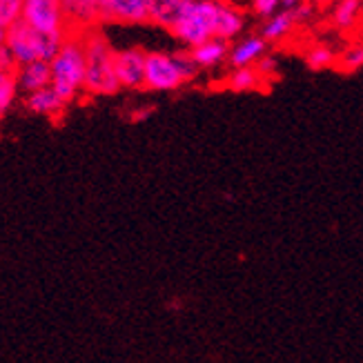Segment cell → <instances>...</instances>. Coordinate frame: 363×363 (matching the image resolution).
<instances>
[{
    "label": "cell",
    "instance_id": "obj_1",
    "mask_svg": "<svg viewBox=\"0 0 363 363\" xmlns=\"http://www.w3.org/2000/svg\"><path fill=\"white\" fill-rule=\"evenodd\" d=\"M83 47L87 60L85 91L94 94V96H112L121 89L114 69L116 50L101 31H87L83 36Z\"/></svg>",
    "mask_w": 363,
    "mask_h": 363
},
{
    "label": "cell",
    "instance_id": "obj_2",
    "mask_svg": "<svg viewBox=\"0 0 363 363\" xmlns=\"http://www.w3.org/2000/svg\"><path fill=\"white\" fill-rule=\"evenodd\" d=\"M50 67H52L54 91L65 103L76 101L78 94L85 91V76H87L83 38H65L58 54L50 60Z\"/></svg>",
    "mask_w": 363,
    "mask_h": 363
},
{
    "label": "cell",
    "instance_id": "obj_3",
    "mask_svg": "<svg viewBox=\"0 0 363 363\" xmlns=\"http://www.w3.org/2000/svg\"><path fill=\"white\" fill-rule=\"evenodd\" d=\"M199 74L187 52H147L145 87L150 91H177Z\"/></svg>",
    "mask_w": 363,
    "mask_h": 363
},
{
    "label": "cell",
    "instance_id": "obj_4",
    "mask_svg": "<svg viewBox=\"0 0 363 363\" xmlns=\"http://www.w3.org/2000/svg\"><path fill=\"white\" fill-rule=\"evenodd\" d=\"M220 0H185L183 11L177 23L169 27L174 36L185 50L216 38V18H218Z\"/></svg>",
    "mask_w": 363,
    "mask_h": 363
},
{
    "label": "cell",
    "instance_id": "obj_5",
    "mask_svg": "<svg viewBox=\"0 0 363 363\" xmlns=\"http://www.w3.org/2000/svg\"><path fill=\"white\" fill-rule=\"evenodd\" d=\"M65 31H56V34H43V31L34 29L27 25L25 21H18L13 27L7 29V47L13 54L16 62L21 65H29V62L36 60H47L50 62L60 45L65 43Z\"/></svg>",
    "mask_w": 363,
    "mask_h": 363
},
{
    "label": "cell",
    "instance_id": "obj_6",
    "mask_svg": "<svg viewBox=\"0 0 363 363\" xmlns=\"http://www.w3.org/2000/svg\"><path fill=\"white\" fill-rule=\"evenodd\" d=\"M21 21L43 31V34H56V31L67 29L60 0H25Z\"/></svg>",
    "mask_w": 363,
    "mask_h": 363
},
{
    "label": "cell",
    "instance_id": "obj_7",
    "mask_svg": "<svg viewBox=\"0 0 363 363\" xmlns=\"http://www.w3.org/2000/svg\"><path fill=\"white\" fill-rule=\"evenodd\" d=\"M145 56L147 52L138 47H125L114 54V69L121 89H140L145 87Z\"/></svg>",
    "mask_w": 363,
    "mask_h": 363
},
{
    "label": "cell",
    "instance_id": "obj_8",
    "mask_svg": "<svg viewBox=\"0 0 363 363\" xmlns=\"http://www.w3.org/2000/svg\"><path fill=\"white\" fill-rule=\"evenodd\" d=\"M101 18L125 25L150 23L145 0H99Z\"/></svg>",
    "mask_w": 363,
    "mask_h": 363
},
{
    "label": "cell",
    "instance_id": "obj_9",
    "mask_svg": "<svg viewBox=\"0 0 363 363\" xmlns=\"http://www.w3.org/2000/svg\"><path fill=\"white\" fill-rule=\"evenodd\" d=\"M265 54H267V43L263 40V36L261 34H247L230 47L228 65H230V69L255 67Z\"/></svg>",
    "mask_w": 363,
    "mask_h": 363
},
{
    "label": "cell",
    "instance_id": "obj_10",
    "mask_svg": "<svg viewBox=\"0 0 363 363\" xmlns=\"http://www.w3.org/2000/svg\"><path fill=\"white\" fill-rule=\"evenodd\" d=\"M16 78V87L21 94H34L38 89L52 87V67L47 60H36L29 62V65H21L13 74Z\"/></svg>",
    "mask_w": 363,
    "mask_h": 363
},
{
    "label": "cell",
    "instance_id": "obj_11",
    "mask_svg": "<svg viewBox=\"0 0 363 363\" xmlns=\"http://www.w3.org/2000/svg\"><path fill=\"white\" fill-rule=\"evenodd\" d=\"M187 54L196 65V69H214L218 65H223V62H228L230 43L223 38H210L192 47V50H187Z\"/></svg>",
    "mask_w": 363,
    "mask_h": 363
},
{
    "label": "cell",
    "instance_id": "obj_12",
    "mask_svg": "<svg viewBox=\"0 0 363 363\" xmlns=\"http://www.w3.org/2000/svg\"><path fill=\"white\" fill-rule=\"evenodd\" d=\"M60 5H62L65 23L72 25V27L89 29L94 23L103 21L99 0H60Z\"/></svg>",
    "mask_w": 363,
    "mask_h": 363
},
{
    "label": "cell",
    "instance_id": "obj_13",
    "mask_svg": "<svg viewBox=\"0 0 363 363\" xmlns=\"http://www.w3.org/2000/svg\"><path fill=\"white\" fill-rule=\"evenodd\" d=\"M65 107H67V103L58 96L54 87H45V89H38V91L27 94L25 96V109L36 116L58 118L62 112H65Z\"/></svg>",
    "mask_w": 363,
    "mask_h": 363
},
{
    "label": "cell",
    "instance_id": "obj_14",
    "mask_svg": "<svg viewBox=\"0 0 363 363\" xmlns=\"http://www.w3.org/2000/svg\"><path fill=\"white\" fill-rule=\"evenodd\" d=\"M296 9V7H294ZM294 9H281L277 11L274 16H270V18H265L263 25H261V31L259 34L263 36V40L267 45L272 43H281L283 38H288L292 34V29L298 27L301 23H298L296 18V11Z\"/></svg>",
    "mask_w": 363,
    "mask_h": 363
},
{
    "label": "cell",
    "instance_id": "obj_15",
    "mask_svg": "<svg viewBox=\"0 0 363 363\" xmlns=\"http://www.w3.org/2000/svg\"><path fill=\"white\" fill-rule=\"evenodd\" d=\"M150 23L169 29L183 11L185 0H145Z\"/></svg>",
    "mask_w": 363,
    "mask_h": 363
},
{
    "label": "cell",
    "instance_id": "obj_16",
    "mask_svg": "<svg viewBox=\"0 0 363 363\" xmlns=\"http://www.w3.org/2000/svg\"><path fill=\"white\" fill-rule=\"evenodd\" d=\"M361 13H363V0H335L330 23L339 31H348L361 21Z\"/></svg>",
    "mask_w": 363,
    "mask_h": 363
},
{
    "label": "cell",
    "instance_id": "obj_17",
    "mask_svg": "<svg viewBox=\"0 0 363 363\" xmlns=\"http://www.w3.org/2000/svg\"><path fill=\"white\" fill-rule=\"evenodd\" d=\"M225 85L234 94H250V91H263L267 83L259 76L255 67H241V69H232L225 78Z\"/></svg>",
    "mask_w": 363,
    "mask_h": 363
},
{
    "label": "cell",
    "instance_id": "obj_18",
    "mask_svg": "<svg viewBox=\"0 0 363 363\" xmlns=\"http://www.w3.org/2000/svg\"><path fill=\"white\" fill-rule=\"evenodd\" d=\"M303 62L312 72H325L330 67H337V52L325 43L310 45L303 52Z\"/></svg>",
    "mask_w": 363,
    "mask_h": 363
},
{
    "label": "cell",
    "instance_id": "obj_19",
    "mask_svg": "<svg viewBox=\"0 0 363 363\" xmlns=\"http://www.w3.org/2000/svg\"><path fill=\"white\" fill-rule=\"evenodd\" d=\"M363 67V40L350 43L341 54H337V69L341 74H354Z\"/></svg>",
    "mask_w": 363,
    "mask_h": 363
},
{
    "label": "cell",
    "instance_id": "obj_20",
    "mask_svg": "<svg viewBox=\"0 0 363 363\" xmlns=\"http://www.w3.org/2000/svg\"><path fill=\"white\" fill-rule=\"evenodd\" d=\"M16 96H18V87H16L13 74H0V118L11 109Z\"/></svg>",
    "mask_w": 363,
    "mask_h": 363
},
{
    "label": "cell",
    "instance_id": "obj_21",
    "mask_svg": "<svg viewBox=\"0 0 363 363\" xmlns=\"http://www.w3.org/2000/svg\"><path fill=\"white\" fill-rule=\"evenodd\" d=\"M23 5L25 0H0V27H13L23 18Z\"/></svg>",
    "mask_w": 363,
    "mask_h": 363
},
{
    "label": "cell",
    "instance_id": "obj_22",
    "mask_svg": "<svg viewBox=\"0 0 363 363\" xmlns=\"http://www.w3.org/2000/svg\"><path fill=\"white\" fill-rule=\"evenodd\" d=\"M255 69L259 72V76L263 78V81L270 85L274 78L279 76V60H277V56H272V54H265L257 65H255Z\"/></svg>",
    "mask_w": 363,
    "mask_h": 363
},
{
    "label": "cell",
    "instance_id": "obj_23",
    "mask_svg": "<svg viewBox=\"0 0 363 363\" xmlns=\"http://www.w3.org/2000/svg\"><path fill=\"white\" fill-rule=\"evenodd\" d=\"M283 0H252V11H255L259 18H270L281 9Z\"/></svg>",
    "mask_w": 363,
    "mask_h": 363
},
{
    "label": "cell",
    "instance_id": "obj_24",
    "mask_svg": "<svg viewBox=\"0 0 363 363\" xmlns=\"http://www.w3.org/2000/svg\"><path fill=\"white\" fill-rule=\"evenodd\" d=\"M16 69H18V62L9 52V47L3 45L0 47V74H16Z\"/></svg>",
    "mask_w": 363,
    "mask_h": 363
},
{
    "label": "cell",
    "instance_id": "obj_25",
    "mask_svg": "<svg viewBox=\"0 0 363 363\" xmlns=\"http://www.w3.org/2000/svg\"><path fill=\"white\" fill-rule=\"evenodd\" d=\"M303 3V0H283V3H281V9H294V7H298V5H301ZM279 9V11H281Z\"/></svg>",
    "mask_w": 363,
    "mask_h": 363
},
{
    "label": "cell",
    "instance_id": "obj_26",
    "mask_svg": "<svg viewBox=\"0 0 363 363\" xmlns=\"http://www.w3.org/2000/svg\"><path fill=\"white\" fill-rule=\"evenodd\" d=\"M308 3H310L312 7H328V5H333L335 0H308Z\"/></svg>",
    "mask_w": 363,
    "mask_h": 363
},
{
    "label": "cell",
    "instance_id": "obj_27",
    "mask_svg": "<svg viewBox=\"0 0 363 363\" xmlns=\"http://www.w3.org/2000/svg\"><path fill=\"white\" fill-rule=\"evenodd\" d=\"M7 45V29L5 27H0V47Z\"/></svg>",
    "mask_w": 363,
    "mask_h": 363
}]
</instances>
